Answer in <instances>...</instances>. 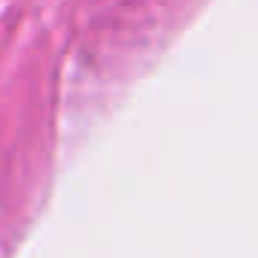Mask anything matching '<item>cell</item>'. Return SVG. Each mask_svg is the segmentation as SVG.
Wrapping results in <instances>:
<instances>
[]
</instances>
